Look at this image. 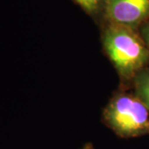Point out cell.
I'll return each instance as SVG.
<instances>
[{
	"mask_svg": "<svg viewBox=\"0 0 149 149\" xmlns=\"http://www.w3.org/2000/svg\"><path fill=\"white\" fill-rule=\"evenodd\" d=\"M103 46L123 80H133L149 64V49L135 28L109 23L103 32Z\"/></svg>",
	"mask_w": 149,
	"mask_h": 149,
	"instance_id": "6da1fadb",
	"label": "cell"
},
{
	"mask_svg": "<svg viewBox=\"0 0 149 149\" xmlns=\"http://www.w3.org/2000/svg\"><path fill=\"white\" fill-rule=\"evenodd\" d=\"M108 128L122 139L149 135V109L135 94L118 93L103 113Z\"/></svg>",
	"mask_w": 149,
	"mask_h": 149,
	"instance_id": "7a4b0ae2",
	"label": "cell"
},
{
	"mask_svg": "<svg viewBox=\"0 0 149 149\" xmlns=\"http://www.w3.org/2000/svg\"><path fill=\"white\" fill-rule=\"evenodd\" d=\"M104 9L110 23L136 29L149 21V0H106Z\"/></svg>",
	"mask_w": 149,
	"mask_h": 149,
	"instance_id": "3957f363",
	"label": "cell"
},
{
	"mask_svg": "<svg viewBox=\"0 0 149 149\" xmlns=\"http://www.w3.org/2000/svg\"><path fill=\"white\" fill-rule=\"evenodd\" d=\"M134 94L149 109V69L145 68L133 80Z\"/></svg>",
	"mask_w": 149,
	"mask_h": 149,
	"instance_id": "277c9868",
	"label": "cell"
},
{
	"mask_svg": "<svg viewBox=\"0 0 149 149\" xmlns=\"http://www.w3.org/2000/svg\"><path fill=\"white\" fill-rule=\"evenodd\" d=\"M76 3L89 13L95 15L101 9L104 8L106 0H74Z\"/></svg>",
	"mask_w": 149,
	"mask_h": 149,
	"instance_id": "5b68a950",
	"label": "cell"
},
{
	"mask_svg": "<svg viewBox=\"0 0 149 149\" xmlns=\"http://www.w3.org/2000/svg\"><path fill=\"white\" fill-rule=\"evenodd\" d=\"M139 33L149 49V21L144 22L143 25L140 26Z\"/></svg>",
	"mask_w": 149,
	"mask_h": 149,
	"instance_id": "8992f818",
	"label": "cell"
},
{
	"mask_svg": "<svg viewBox=\"0 0 149 149\" xmlns=\"http://www.w3.org/2000/svg\"><path fill=\"white\" fill-rule=\"evenodd\" d=\"M81 149H95V148H94V146H93L92 144L87 143V144H85V146H84V147H83Z\"/></svg>",
	"mask_w": 149,
	"mask_h": 149,
	"instance_id": "52a82bcc",
	"label": "cell"
}]
</instances>
